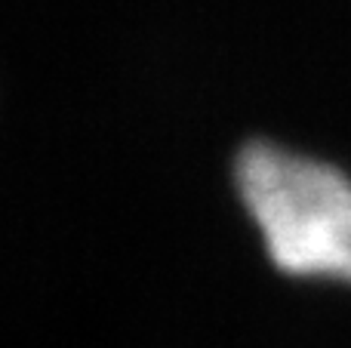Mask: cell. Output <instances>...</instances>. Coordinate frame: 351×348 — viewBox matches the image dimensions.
<instances>
[{"label": "cell", "mask_w": 351, "mask_h": 348, "mask_svg": "<svg viewBox=\"0 0 351 348\" xmlns=\"http://www.w3.org/2000/svg\"><path fill=\"white\" fill-rule=\"evenodd\" d=\"M237 188L278 269L351 284V182L339 170L253 142L237 158Z\"/></svg>", "instance_id": "cell-1"}]
</instances>
